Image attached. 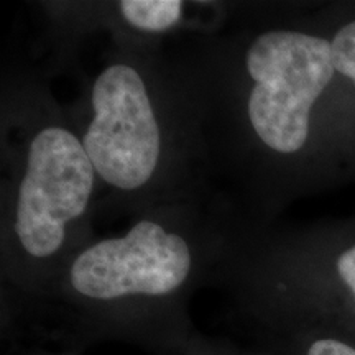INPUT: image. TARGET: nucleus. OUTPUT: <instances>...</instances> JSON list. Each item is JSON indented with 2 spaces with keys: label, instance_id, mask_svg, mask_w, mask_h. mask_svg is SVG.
<instances>
[{
  "label": "nucleus",
  "instance_id": "nucleus-1",
  "mask_svg": "<svg viewBox=\"0 0 355 355\" xmlns=\"http://www.w3.org/2000/svg\"><path fill=\"white\" fill-rule=\"evenodd\" d=\"M247 69L255 81L248 99L255 132L275 152H298L311 107L336 73L332 44L300 32L263 33L247 53Z\"/></svg>",
  "mask_w": 355,
  "mask_h": 355
},
{
  "label": "nucleus",
  "instance_id": "nucleus-2",
  "mask_svg": "<svg viewBox=\"0 0 355 355\" xmlns=\"http://www.w3.org/2000/svg\"><path fill=\"white\" fill-rule=\"evenodd\" d=\"M94 166L84 145L60 127L44 128L30 146L20 184L15 230L33 257H50L64 241L66 222L86 211Z\"/></svg>",
  "mask_w": 355,
  "mask_h": 355
},
{
  "label": "nucleus",
  "instance_id": "nucleus-3",
  "mask_svg": "<svg viewBox=\"0 0 355 355\" xmlns=\"http://www.w3.org/2000/svg\"><path fill=\"white\" fill-rule=\"evenodd\" d=\"M94 121L84 150L94 170L121 189H137L153 175L159 157V128L140 74L110 66L92 91Z\"/></svg>",
  "mask_w": 355,
  "mask_h": 355
},
{
  "label": "nucleus",
  "instance_id": "nucleus-4",
  "mask_svg": "<svg viewBox=\"0 0 355 355\" xmlns=\"http://www.w3.org/2000/svg\"><path fill=\"white\" fill-rule=\"evenodd\" d=\"M189 268L188 243L152 220H141L123 239L102 241L78 257L71 283L92 300L158 296L183 285Z\"/></svg>",
  "mask_w": 355,
  "mask_h": 355
},
{
  "label": "nucleus",
  "instance_id": "nucleus-5",
  "mask_svg": "<svg viewBox=\"0 0 355 355\" xmlns=\"http://www.w3.org/2000/svg\"><path fill=\"white\" fill-rule=\"evenodd\" d=\"M180 0H123L121 12L128 24L148 32H162L180 20Z\"/></svg>",
  "mask_w": 355,
  "mask_h": 355
},
{
  "label": "nucleus",
  "instance_id": "nucleus-6",
  "mask_svg": "<svg viewBox=\"0 0 355 355\" xmlns=\"http://www.w3.org/2000/svg\"><path fill=\"white\" fill-rule=\"evenodd\" d=\"M331 44L336 71L355 83V21L340 28Z\"/></svg>",
  "mask_w": 355,
  "mask_h": 355
},
{
  "label": "nucleus",
  "instance_id": "nucleus-7",
  "mask_svg": "<svg viewBox=\"0 0 355 355\" xmlns=\"http://www.w3.org/2000/svg\"><path fill=\"white\" fill-rule=\"evenodd\" d=\"M308 355H355V349L340 340L321 339L311 345Z\"/></svg>",
  "mask_w": 355,
  "mask_h": 355
},
{
  "label": "nucleus",
  "instance_id": "nucleus-8",
  "mask_svg": "<svg viewBox=\"0 0 355 355\" xmlns=\"http://www.w3.org/2000/svg\"><path fill=\"white\" fill-rule=\"evenodd\" d=\"M337 272L355 295V245L344 252L337 260Z\"/></svg>",
  "mask_w": 355,
  "mask_h": 355
}]
</instances>
